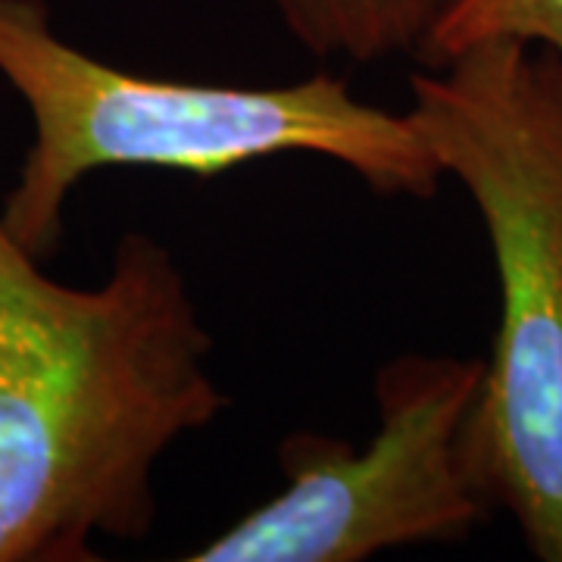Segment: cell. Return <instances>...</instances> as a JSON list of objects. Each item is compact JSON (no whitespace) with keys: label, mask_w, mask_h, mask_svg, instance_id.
Returning a JSON list of instances; mask_svg holds the SVG:
<instances>
[{"label":"cell","mask_w":562,"mask_h":562,"mask_svg":"<svg viewBox=\"0 0 562 562\" xmlns=\"http://www.w3.org/2000/svg\"><path fill=\"white\" fill-rule=\"evenodd\" d=\"M306 54L347 63L419 60L453 0H272Z\"/></svg>","instance_id":"obj_5"},{"label":"cell","mask_w":562,"mask_h":562,"mask_svg":"<svg viewBox=\"0 0 562 562\" xmlns=\"http://www.w3.org/2000/svg\"><path fill=\"white\" fill-rule=\"evenodd\" d=\"M484 360L401 353L375 375V438L291 431L279 443L284 491L188 562H366L413 543L465 538L487 513L462 457Z\"/></svg>","instance_id":"obj_4"},{"label":"cell","mask_w":562,"mask_h":562,"mask_svg":"<svg viewBox=\"0 0 562 562\" xmlns=\"http://www.w3.org/2000/svg\"><path fill=\"white\" fill-rule=\"evenodd\" d=\"M0 76L35 132L0 216L35 260L57 250L69 194L101 169L220 179L310 154L350 169L379 198L413 201H431L443 179L413 120L360 101L347 79L316 72L260 88L132 72L60 38L44 0H0Z\"/></svg>","instance_id":"obj_3"},{"label":"cell","mask_w":562,"mask_h":562,"mask_svg":"<svg viewBox=\"0 0 562 562\" xmlns=\"http://www.w3.org/2000/svg\"><path fill=\"white\" fill-rule=\"evenodd\" d=\"M525 41L562 54V0H453L422 50L425 69L479 41Z\"/></svg>","instance_id":"obj_6"},{"label":"cell","mask_w":562,"mask_h":562,"mask_svg":"<svg viewBox=\"0 0 562 562\" xmlns=\"http://www.w3.org/2000/svg\"><path fill=\"white\" fill-rule=\"evenodd\" d=\"M38 262L0 216V562H94L98 538L154 531L157 462L232 397L188 276L154 235L125 232L98 288Z\"/></svg>","instance_id":"obj_1"},{"label":"cell","mask_w":562,"mask_h":562,"mask_svg":"<svg viewBox=\"0 0 562 562\" xmlns=\"http://www.w3.org/2000/svg\"><path fill=\"white\" fill-rule=\"evenodd\" d=\"M406 116L482 213L501 281L465 469L538 560L562 562V54L479 41L409 76Z\"/></svg>","instance_id":"obj_2"}]
</instances>
